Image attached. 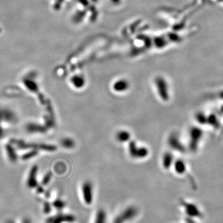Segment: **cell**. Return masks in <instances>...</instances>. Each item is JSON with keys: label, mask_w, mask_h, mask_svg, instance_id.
I'll return each instance as SVG.
<instances>
[{"label": "cell", "mask_w": 223, "mask_h": 223, "mask_svg": "<svg viewBox=\"0 0 223 223\" xmlns=\"http://www.w3.org/2000/svg\"><path fill=\"white\" fill-rule=\"evenodd\" d=\"M128 151L131 157L135 159H144L149 154V150L147 147L139 146L138 143L133 140L128 142Z\"/></svg>", "instance_id": "3"}, {"label": "cell", "mask_w": 223, "mask_h": 223, "mask_svg": "<svg viewBox=\"0 0 223 223\" xmlns=\"http://www.w3.org/2000/svg\"><path fill=\"white\" fill-rule=\"evenodd\" d=\"M167 144L170 148L175 151L184 152L186 150L185 146L181 141L179 135L177 133H172L167 138Z\"/></svg>", "instance_id": "6"}, {"label": "cell", "mask_w": 223, "mask_h": 223, "mask_svg": "<svg viewBox=\"0 0 223 223\" xmlns=\"http://www.w3.org/2000/svg\"><path fill=\"white\" fill-rule=\"evenodd\" d=\"M188 135V148L192 152H195L198 150V145L202 139L203 131L197 127H191Z\"/></svg>", "instance_id": "5"}, {"label": "cell", "mask_w": 223, "mask_h": 223, "mask_svg": "<svg viewBox=\"0 0 223 223\" xmlns=\"http://www.w3.org/2000/svg\"><path fill=\"white\" fill-rule=\"evenodd\" d=\"M61 144L63 148L72 149L75 146V141L73 138H65L61 141Z\"/></svg>", "instance_id": "13"}, {"label": "cell", "mask_w": 223, "mask_h": 223, "mask_svg": "<svg viewBox=\"0 0 223 223\" xmlns=\"http://www.w3.org/2000/svg\"><path fill=\"white\" fill-rule=\"evenodd\" d=\"M155 86L157 96L164 102L170 101V94L169 88L166 81L161 77H157L155 80Z\"/></svg>", "instance_id": "4"}, {"label": "cell", "mask_w": 223, "mask_h": 223, "mask_svg": "<svg viewBox=\"0 0 223 223\" xmlns=\"http://www.w3.org/2000/svg\"><path fill=\"white\" fill-rule=\"evenodd\" d=\"M130 83L125 79H120L115 81L112 86V90L117 93H123L130 88Z\"/></svg>", "instance_id": "7"}, {"label": "cell", "mask_w": 223, "mask_h": 223, "mask_svg": "<svg viewBox=\"0 0 223 223\" xmlns=\"http://www.w3.org/2000/svg\"><path fill=\"white\" fill-rule=\"evenodd\" d=\"M175 160L174 155L171 151H165L163 153L161 158V165L163 169L169 170L172 167Z\"/></svg>", "instance_id": "8"}, {"label": "cell", "mask_w": 223, "mask_h": 223, "mask_svg": "<svg viewBox=\"0 0 223 223\" xmlns=\"http://www.w3.org/2000/svg\"><path fill=\"white\" fill-rule=\"evenodd\" d=\"M71 83L75 88L81 89L84 87L86 84V80L83 76L76 75L71 78Z\"/></svg>", "instance_id": "12"}, {"label": "cell", "mask_w": 223, "mask_h": 223, "mask_svg": "<svg viewBox=\"0 0 223 223\" xmlns=\"http://www.w3.org/2000/svg\"><path fill=\"white\" fill-rule=\"evenodd\" d=\"M80 193L83 204L86 206H91L94 200V188L92 182L89 180H84L81 185Z\"/></svg>", "instance_id": "2"}, {"label": "cell", "mask_w": 223, "mask_h": 223, "mask_svg": "<svg viewBox=\"0 0 223 223\" xmlns=\"http://www.w3.org/2000/svg\"><path fill=\"white\" fill-rule=\"evenodd\" d=\"M139 214V210L136 206L128 205L115 215L112 223H133Z\"/></svg>", "instance_id": "1"}, {"label": "cell", "mask_w": 223, "mask_h": 223, "mask_svg": "<svg viewBox=\"0 0 223 223\" xmlns=\"http://www.w3.org/2000/svg\"><path fill=\"white\" fill-rule=\"evenodd\" d=\"M91 223H107V215L105 209L100 208L94 214Z\"/></svg>", "instance_id": "9"}, {"label": "cell", "mask_w": 223, "mask_h": 223, "mask_svg": "<svg viewBox=\"0 0 223 223\" xmlns=\"http://www.w3.org/2000/svg\"><path fill=\"white\" fill-rule=\"evenodd\" d=\"M172 167L175 172L179 175H182L185 174L187 169L185 162L181 159L175 160Z\"/></svg>", "instance_id": "11"}, {"label": "cell", "mask_w": 223, "mask_h": 223, "mask_svg": "<svg viewBox=\"0 0 223 223\" xmlns=\"http://www.w3.org/2000/svg\"><path fill=\"white\" fill-rule=\"evenodd\" d=\"M115 139L120 143H127L131 140V135L127 130H120L115 133Z\"/></svg>", "instance_id": "10"}]
</instances>
